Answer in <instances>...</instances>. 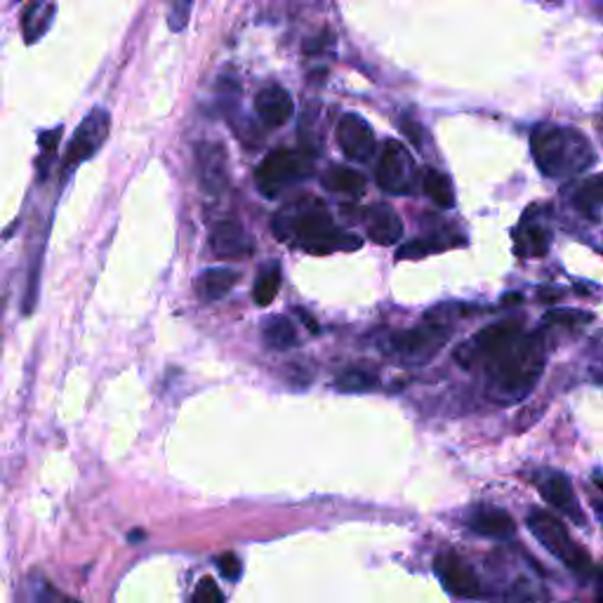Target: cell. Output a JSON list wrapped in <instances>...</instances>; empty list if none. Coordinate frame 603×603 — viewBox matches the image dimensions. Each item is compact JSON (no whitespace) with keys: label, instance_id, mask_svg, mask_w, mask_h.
Instances as JSON below:
<instances>
[{"label":"cell","instance_id":"5b68a950","mask_svg":"<svg viewBox=\"0 0 603 603\" xmlns=\"http://www.w3.org/2000/svg\"><path fill=\"white\" fill-rule=\"evenodd\" d=\"M309 170H312V164H309L302 154L290 149H276L257 166L255 182L264 196L276 198L292 184L309 178Z\"/></svg>","mask_w":603,"mask_h":603},{"label":"cell","instance_id":"1f68e13d","mask_svg":"<svg viewBox=\"0 0 603 603\" xmlns=\"http://www.w3.org/2000/svg\"><path fill=\"white\" fill-rule=\"evenodd\" d=\"M217 566L219 570H222V576L229 578V580H239L241 578V562L237 554H222L217 558Z\"/></svg>","mask_w":603,"mask_h":603},{"label":"cell","instance_id":"f546056e","mask_svg":"<svg viewBox=\"0 0 603 603\" xmlns=\"http://www.w3.org/2000/svg\"><path fill=\"white\" fill-rule=\"evenodd\" d=\"M191 601L194 603H225V594L222 590H219L217 582L213 578H203L196 590H194V596H191Z\"/></svg>","mask_w":603,"mask_h":603},{"label":"cell","instance_id":"4dcf8cb0","mask_svg":"<svg viewBox=\"0 0 603 603\" xmlns=\"http://www.w3.org/2000/svg\"><path fill=\"white\" fill-rule=\"evenodd\" d=\"M191 10H194V3H174L168 12V26L172 32H182V28L189 24Z\"/></svg>","mask_w":603,"mask_h":603},{"label":"cell","instance_id":"5bb4252c","mask_svg":"<svg viewBox=\"0 0 603 603\" xmlns=\"http://www.w3.org/2000/svg\"><path fill=\"white\" fill-rule=\"evenodd\" d=\"M514 243H517V255L521 257H542L550 253L552 227L540 219L538 208L526 213L517 233H514Z\"/></svg>","mask_w":603,"mask_h":603},{"label":"cell","instance_id":"3957f363","mask_svg":"<svg viewBox=\"0 0 603 603\" xmlns=\"http://www.w3.org/2000/svg\"><path fill=\"white\" fill-rule=\"evenodd\" d=\"M491 389L503 403H517L531 394L544 371V342L540 335H521L489 365Z\"/></svg>","mask_w":603,"mask_h":603},{"label":"cell","instance_id":"9a60e30c","mask_svg":"<svg viewBox=\"0 0 603 603\" xmlns=\"http://www.w3.org/2000/svg\"><path fill=\"white\" fill-rule=\"evenodd\" d=\"M255 113L267 128H284L296 113V101L286 87L267 85L255 97Z\"/></svg>","mask_w":603,"mask_h":603},{"label":"cell","instance_id":"e0dca14e","mask_svg":"<svg viewBox=\"0 0 603 603\" xmlns=\"http://www.w3.org/2000/svg\"><path fill=\"white\" fill-rule=\"evenodd\" d=\"M467 526L472 528L477 535L483 538H509L517 531V523L509 517L505 509L497 507H477L472 514H469Z\"/></svg>","mask_w":603,"mask_h":603},{"label":"cell","instance_id":"7c38bea8","mask_svg":"<svg viewBox=\"0 0 603 603\" xmlns=\"http://www.w3.org/2000/svg\"><path fill=\"white\" fill-rule=\"evenodd\" d=\"M210 248L217 260L239 262L255 253V241L239 222H219L210 233Z\"/></svg>","mask_w":603,"mask_h":603},{"label":"cell","instance_id":"7a4b0ae2","mask_svg":"<svg viewBox=\"0 0 603 603\" xmlns=\"http://www.w3.org/2000/svg\"><path fill=\"white\" fill-rule=\"evenodd\" d=\"M531 149L535 166L550 180H570L596 164L590 137L578 128L542 125L533 132Z\"/></svg>","mask_w":603,"mask_h":603},{"label":"cell","instance_id":"83f0119b","mask_svg":"<svg viewBox=\"0 0 603 603\" xmlns=\"http://www.w3.org/2000/svg\"><path fill=\"white\" fill-rule=\"evenodd\" d=\"M450 241H441V239H420V241H410L406 245H401L399 253H396V257L399 260H410V257H424V255H432V253H438V250L448 248Z\"/></svg>","mask_w":603,"mask_h":603},{"label":"cell","instance_id":"6da1fadb","mask_svg":"<svg viewBox=\"0 0 603 603\" xmlns=\"http://www.w3.org/2000/svg\"><path fill=\"white\" fill-rule=\"evenodd\" d=\"M274 237L304 248L312 255H330L335 250H357L361 239L337 229L326 203L304 196L288 203L274 217Z\"/></svg>","mask_w":603,"mask_h":603},{"label":"cell","instance_id":"603a6c76","mask_svg":"<svg viewBox=\"0 0 603 603\" xmlns=\"http://www.w3.org/2000/svg\"><path fill=\"white\" fill-rule=\"evenodd\" d=\"M572 205H576L578 213L584 215V219H590V222L599 225L601 222V174H592L590 180H584L576 194H572Z\"/></svg>","mask_w":603,"mask_h":603},{"label":"cell","instance_id":"8992f818","mask_svg":"<svg viewBox=\"0 0 603 603\" xmlns=\"http://www.w3.org/2000/svg\"><path fill=\"white\" fill-rule=\"evenodd\" d=\"M109 128H111V116L107 109L97 107L85 116L83 123L76 128V132H73V137L67 146L62 178H67V174H71L81 164L91 160L101 149V144H105L109 137Z\"/></svg>","mask_w":603,"mask_h":603},{"label":"cell","instance_id":"d6986e66","mask_svg":"<svg viewBox=\"0 0 603 603\" xmlns=\"http://www.w3.org/2000/svg\"><path fill=\"white\" fill-rule=\"evenodd\" d=\"M237 284H239V272H233L229 267H215L198 276L196 292L203 302H215V300H222Z\"/></svg>","mask_w":603,"mask_h":603},{"label":"cell","instance_id":"7402d4cb","mask_svg":"<svg viewBox=\"0 0 603 603\" xmlns=\"http://www.w3.org/2000/svg\"><path fill=\"white\" fill-rule=\"evenodd\" d=\"M262 340L274 351H288L300 345L296 323L286 316H272L262 328Z\"/></svg>","mask_w":603,"mask_h":603},{"label":"cell","instance_id":"2e32d148","mask_svg":"<svg viewBox=\"0 0 603 603\" xmlns=\"http://www.w3.org/2000/svg\"><path fill=\"white\" fill-rule=\"evenodd\" d=\"M367 239L375 241L377 245H396L403 239V222L401 217L389 208L387 203L371 205L363 215Z\"/></svg>","mask_w":603,"mask_h":603},{"label":"cell","instance_id":"4fadbf2b","mask_svg":"<svg viewBox=\"0 0 603 603\" xmlns=\"http://www.w3.org/2000/svg\"><path fill=\"white\" fill-rule=\"evenodd\" d=\"M535 483L540 489V495L547 499L554 509L566 514V519H570L572 523L584 526V514L580 509L578 495L572 491V483L568 477L558 472H544Z\"/></svg>","mask_w":603,"mask_h":603},{"label":"cell","instance_id":"ba28073f","mask_svg":"<svg viewBox=\"0 0 603 603\" xmlns=\"http://www.w3.org/2000/svg\"><path fill=\"white\" fill-rule=\"evenodd\" d=\"M446 342H448V330L441 326V323L430 321L422 328L394 333L389 337L387 349L391 351V354L403 359L406 363L424 365V363H430L441 349H444Z\"/></svg>","mask_w":603,"mask_h":603},{"label":"cell","instance_id":"484cf974","mask_svg":"<svg viewBox=\"0 0 603 603\" xmlns=\"http://www.w3.org/2000/svg\"><path fill=\"white\" fill-rule=\"evenodd\" d=\"M326 184H328V189L340 191V194H349V196H359V194H363V189H365L363 174L357 172V170H351V168H345V166L330 168Z\"/></svg>","mask_w":603,"mask_h":603},{"label":"cell","instance_id":"277c9868","mask_svg":"<svg viewBox=\"0 0 603 603\" xmlns=\"http://www.w3.org/2000/svg\"><path fill=\"white\" fill-rule=\"evenodd\" d=\"M528 528H531V533L535 535V540L542 544V547L550 554H554L564 566L576 570L578 576H584V578L592 576L594 572L592 556L570 538L568 528L562 523V519H556L550 511L533 509L528 514Z\"/></svg>","mask_w":603,"mask_h":603},{"label":"cell","instance_id":"cb8c5ba5","mask_svg":"<svg viewBox=\"0 0 603 603\" xmlns=\"http://www.w3.org/2000/svg\"><path fill=\"white\" fill-rule=\"evenodd\" d=\"M422 189H424V194L438 205V208H453L455 205V191L444 172L426 170L422 178Z\"/></svg>","mask_w":603,"mask_h":603},{"label":"cell","instance_id":"44dd1931","mask_svg":"<svg viewBox=\"0 0 603 603\" xmlns=\"http://www.w3.org/2000/svg\"><path fill=\"white\" fill-rule=\"evenodd\" d=\"M57 5L52 3H32L22 10V34L26 43H38L52 26Z\"/></svg>","mask_w":603,"mask_h":603},{"label":"cell","instance_id":"9c48e42d","mask_svg":"<svg viewBox=\"0 0 603 603\" xmlns=\"http://www.w3.org/2000/svg\"><path fill=\"white\" fill-rule=\"evenodd\" d=\"M523 335L521 318H507L493 323V326L483 328L477 333V337L460 351V361L465 365L472 363H485L489 365L493 359H497L503 351H507L514 342Z\"/></svg>","mask_w":603,"mask_h":603},{"label":"cell","instance_id":"f1b7e54d","mask_svg":"<svg viewBox=\"0 0 603 603\" xmlns=\"http://www.w3.org/2000/svg\"><path fill=\"white\" fill-rule=\"evenodd\" d=\"M594 316L578 312V309H554L544 321L552 323V326H582V323H590Z\"/></svg>","mask_w":603,"mask_h":603},{"label":"cell","instance_id":"ac0fdd59","mask_svg":"<svg viewBox=\"0 0 603 603\" xmlns=\"http://www.w3.org/2000/svg\"><path fill=\"white\" fill-rule=\"evenodd\" d=\"M198 168L203 186L219 191L227 182V156L219 144H198Z\"/></svg>","mask_w":603,"mask_h":603},{"label":"cell","instance_id":"d4e9b609","mask_svg":"<svg viewBox=\"0 0 603 603\" xmlns=\"http://www.w3.org/2000/svg\"><path fill=\"white\" fill-rule=\"evenodd\" d=\"M278 290H281V269H278L276 262H272L267 269L260 272L253 288V298L260 306H269L276 300Z\"/></svg>","mask_w":603,"mask_h":603},{"label":"cell","instance_id":"ffe728a7","mask_svg":"<svg viewBox=\"0 0 603 603\" xmlns=\"http://www.w3.org/2000/svg\"><path fill=\"white\" fill-rule=\"evenodd\" d=\"M20 603H81V601L64 594L62 590H57L48 578L38 576V572H32L20 590Z\"/></svg>","mask_w":603,"mask_h":603},{"label":"cell","instance_id":"8fae6325","mask_svg":"<svg viewBox=\"0 0 603 603\" xmlns=\"http://www.w3.org/2000/svg\"><path fill=\"white\" fill-rule=\"evenodd\" d=\"M337 142L351 160H371L375 154L373 128L359 113H345L337 123Z\"/></svg>","mask_w":603,"mask_h":603},{"label":"cell","instance_id":"30bf717a","mask_svg":"<svg viewBox=\"0 0 603 603\" xmlns=\"http://www.w3.org/2000/svg\"><path fill=\"white\" fill-rule=\"evenodd\" d=\"M434 570L441 584H444L446 592H450L453 596L474 599L481 594L479 576L458 552H441L434 558Z\"/></svg>","mask_w":603,"mask_h":603},{"label":"cell","instance_id":"52a82bcc","mask_svg":"<svg viewBox=\"0 0 603 603\" xmlns=\"http://www.w3.org/2000/svg\"><path fill=\"white\" fill-rule=\"evenodd\" d=\"M375 180L379 189L389 191V194H410L415 189L418 180V166L415 158L410 156L403 144L399 142H385L377 158Z\"/></svg>","mask_w":603,"mask_h":603},{"label":"cell","instance_id":"d6a6232c","mask_svg":"<svg viewBox=\"0 0 603 603\" xmlns=\"http://www.w3.org/2000/svg\"><path fill=\"white\" fill-rule=\"evenodd\" d=\"M401 130L406 132V137L420 149V146H422V128L418 123H413V121H403Z\"/></svg>","mask_w":603,"mask_h":603},{"label":"cell","instance_id":"4316f807","mask_svg":"<svg viewBox=\"0 0 603 603\" xmlns=\"http://www.w3.org/2000/svg\"><path fill=\"white\" fill-rule=\"evenodd\" d=\"M379 385V377L371 371H363V367H349L340 377H337L335 387L347 394H365L373 391Z\"/></svg>","mask_w":603,"mask_h":603}]
</instances>
